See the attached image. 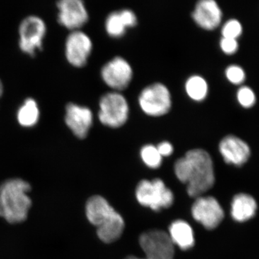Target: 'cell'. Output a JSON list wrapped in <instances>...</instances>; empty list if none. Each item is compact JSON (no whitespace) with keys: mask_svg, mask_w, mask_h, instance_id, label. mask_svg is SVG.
Here are the masks:
<instances>
[{"mask_svg":"<svg viewBox=\"0 0 259 259\" xmlns=\"http://www.w3.org/2000/svg\"><path fill=\"white\" fill-rule=\"evenodd\" d=\"M185 90L191 100L202 102L205 100L208 95V83L202 76L193 75L186 81Z\"/></svg>","mask_w":259,"mask_h":259,"instance_id":"obj_20","label":"cell"},{"mask_svg":"<svg viewBox=\"0 0 259 259\" xmlns=\"http://www.w3.org/2000/svg\"><path fill=\"white\" fill-rule=\"evenodd\" d=\"M45 22L37 16L24 19L19 28V47L24 54L34 56L42 48V42L47 34Z\"/></svg>","mask_w":259,"mask_h":259,"instance_id":"obj_7","label":"cell"},{"mask_svg":"<svg viewBox=\"0 0 259 259\" xmlns=\"http://www.w3.org/2000/svg\"><path fill=\"white\" fill-rule=\"evenodd\" d=\"M136 198L140 204L154 211L168 208L174 203V194L160 179L142 180L137 186Z\"/></svg>","mask_w":259,"mask_h":259,"instance_id":"obj_5","label":"cell"},{"mask_svg":"<svg viewBox=\"0 0 259 259\" xmlns=\"http://www.w3.org/2000/svg\"><path fill=\"white\" fill-rule=\"evenodd\" d=\"M256 209V202L253 197L246 194H237L232 202L231 215L238 222H245L255 215Z\"/></svg>","mask_w":259,"mask_h":259,"instance_id":"obj_17","label":"cell"},{"mask_svg":"<svg viewBox=\"0 0 259 259\" xmlns=\"http://www.w3.org/2000/svg\"><path fill=\"white\" fill-rule=\"evenodd\" d=\"M3 93H4V86H3V83L0 80V98L3 96Z\"/></svg>","mask_w":259,"mask_h":259,"instance_id":"obj_27","label":"cell"},{"mask_svg":"<svg viewBox=\"0 0 259 259\" xmlns=\"http://www.w3.org/2000/svg\"><path fill=\"white\" fill-rule=\"evenodd\" d=\"M140 245L146 257H127L125 259H174L175 248L166 232L153 230L143 233L140 237Z\"/></svg>","mask_w":259,"mask_h":259,"instance_id":"obj_8","label":"cell"},{"mask_svg":"<svg viewBox=\"0 0 259 259\" xmlns=\"http://www.w3.org/2000/svg\"><path fill=\"white\" fill-rule=\"evenodd\" d=\"M140 107L146 115L161 117L171 108V95L169 90L161 83H154L141 91L139 97Z\"/></svg>","mask_w":259,"mask_h":259,"instance_id":"obj_6","label":"cell"},{"mask_svg":"<svg viewBox=\"0 0 259 259\" xmlns=\"http://www.w3.org/2000/svg\"><path fill=\"white\" fill-rule=\"evenodd\" d=\"M65 123L79 139H84L93 124V113L88 107L69 103L66 107Z\"/></svg>","mask_w":259,"mask_h":259,"instance_id":"obj_13","label":"cell"},{"mask_svg":"<svg viewBox=\"0 0 259 259\" xmlns=\"http://www.w3.org/2000/svg\"><path fill=\"white\" fill-rule=\"evenodd\" d=\"M141 159L145 164L151 168H158L161 166L163 157L158 152L156 146L148 144L143 146L141 149Z\"/></svg>","mask_w":259,"mask_h":259,"instance_id":"obj_21","label":"cell"},{"mask_svg":"<svg viewBox=\"0 0 259 259\" xmlns=\"http://www.w3.org/2000/svg\"><path fill=\"white\" fill-rule=\"evenodd\" d=\"M30 184L21 179H11L0 185V216L8 223L23 222L31 207Z\"/></svg>","mask_w":259,"mask_h":259,"instance_id":"obj_3","label":"cell"},{"mask_svg":"<svg viewBox=\"0 0 259 259\" xmlns=\"http://www.w3.org/2000/svg\"><path fill=\"white\" fill-rule=\"evenodd\" d=\"M237 100L244 108H250L255 105L256 97L254 92L248 87H241L237 93Z\"/></svg>","mask_w":259,"mask_h":259,"instance_id":"obj_23","label":"cell"},{"mask_svg":"<svg viewBox=\"0 0 259 259\" xmlns=\"http://www.w3.org/2000/svg\"><path fill=\"white\" fill-rule=\"evenodd\" d=\"M170 239L173 244H176L182 250L190 249L194 245L193 231L185 221H175L169 227Z\"/></svg>","mask_w":259,"mask_h":259,"instance_id":"obj_18","label":"cell"},{"mask_svg":"<svg viewBox=\"0 0 259 259\" xmlns=\"http://www.w3.org/2000/svg\"><path fill=\"white\" fill-rule=\"evenodd\" d=\"M219 151L228 164L241 166L248 161L250 148L247 143L237 136H227L220 142Z\"/></svg>","mask_w":259,"mask_h":259,"instance_id":"obj_14","label":"cell"},{"mask_svg":"<svg viewBox=\"0 0 259 259\" xmlns=\"http://www.w3.org/2000/svg\"><path fill=\"white\" fill-rule=\"evenodd\" d=\"M89 221L97 228V236L105 243L117 241L123 233L125 222L106 199L101 196H93L86 205Z\"/></svg>","mask_w":259,"mask_h":259,"instance_id":"obj_2","label":"cell"},{"mask_svg":"<svg viewBox=\"0 0 259 259\" xmlns=\"http://www.w3.org/2000/svg\"><path fill=\"white\" fill-rule=\"evenodd\" d=\"M40 119L38 105L34 99L28 98L19 107L17 120L22 127H34Z\"/></svg>","mask_w":259,"mask_h":259,"instance_id":"obj_19","label":"cell"},{"mask_svg":"<svg viewBox=\"0 0 259 259\" xmlns=\"http://www.w3.org/2000/svg\"><path fill=\"white\" fill-rule=\"evenodd\" d=\"M101 76L109 88L119 92L129 86L134 76V71L128 61L117 56L104 65Z\"/></svg>","mask_w":259,"mask_h":259,"instance_id":"obj_9","label":"cell"},{"mask_svg":"<svg viewBox=\"0 0 259 259\" xmlns=\"http://www.w3.org/2000/svg\"><path fill=\"white\" fill-rule=\"evenodd\" d=\"M192 216L206 229L217 228L224 218V212L218 201L212 197H199L192 207Z\"/></svg>","mask_w":259,"mask_h":259,"instance_id":"obj_11","label":"cell"},{"mask_svg":"<svg viewBox=\"0 0 259 259\" xmlns=\"http://www.w3.org/2000/svg\"><path fill=\"white\" fill-rule=\"evenodd\" d=\"M58 20L64 28L78 30L88 23V10L83 0H59Z\"/></svg>","mask_w":259,"mask_h":259,"instance_id":"obj_12","label":"cell"},{"mask_svg":"<svg viewBox=\"0 0 259 259\" xmlns=\"http://www.w3.org/2000/svg\"><path fill=\"white\" fill-rule=\"evenodd\" d=\"M192 18L201 28L215 30L222 22V10L215 0H199L192 13Z\"/></svg>","mask_w":259,"mask_h":259,"instance_id":"obj_15","label":"cell"},{"mask_svg":"<svg viewBox=\"0 0 259 259\" xmlns=\"http://www.w3.org/2000/svg\"><path fill=\"white\" fill-rule=\"evenodd\" d=\"M221 32L223 37L237 40L243 33V26L236 19H231L224 23Z\"/></svg>","mask_w":259,"mask_h":259,"instance_id":"obj_22","label":"cell"},{"mask_svg":"<svg viewBox=\"0 0 259 259\" xmlns=\"http://www.w3.org/2000/svg\"><path fill=\"white\" fill-rule=\"evenodd\" d=\"M99 120L107 127L118 128L125 125L128 119V102L119 92L104 95L99 102Z\"/></svg>","mask_w":259,"mask_h":259,"instance_id":"obj_4","label":"cell"},{"mask_svg":"<svg viewBox=\"0 0 259 259\" xmlns=\"http://www.w3.org/2000/svg\"><path fill=\"white\" fill-rule=\"evenodd\" d=\"M175 175L187 185V193L199 197L214 186V165L210 155L200 148L192 149L175 162Z\"/></svg>","mask_w":259,"mask_h":259,"instance_id":"obj_1","label":"cell"},{"mask_svg":"<svg viewBox=\"0 0 259 259\" xmlns=\"http://www.w3.org/2000/svg\"><path fill=\"white\" fill-rule=\"evenodd\" d=\"M158 152L161 155L162 157L165 156H171L174 152V147L171 143L168 141H163V142L160 143L159 144L156 146Z\"/></svg>","mask_w":259,"mask_h":259,"instance_id":"obj_26","label":"cell"},{"mask_svg":"<svg viewBox=\"0 0 259 259\" xmlns=\"http://www.w3.org/2000/svg\"><path fill=\"white\" fill-rule=\"evenodd\" d=\"M220 47L221 50L227 55H233L238 51V42L236 39L228 38V37H222L220 42Z\"/></svg>","mask_w":259,"mask_h":259,"instance_id":"obj_25","label":"cell"},{"mask_svg":"<svg viewBox=\"0 0 259 259\" xmlns=\"http://www.w3.org/2000/svg\"><path fill=\"white\" fill-rule=\"evenodd\" d=\"M93 49V42L88 34L74 30L68 35L65 44L66 60L74 67H83L88 63Z\"/></svg>","mask_w":259,"mask_h":259,"instance_id":"obj_10","label":"cell"},{"mask_svg":"<svg viewBox=\"0 0 259 259\" xmlns=\"http://www.w3.org/2000/svg\"><path fill=\"white\" fill-rule=\"evenodd\" d=\"M226 76L228 81L233 84H241L245 81L244 70L238 65H231L226 70Z\"/></svg>","mask_w":259,"mask_h":259,"instance_id":"obj_24","label":"cell"},{"mask_svg":"<svg viewBox=\"0 0 259 259\" xmlns=\"http://www.w3.org/2000/svg\"><path fill=\"white\" fill-rule=\"evenodd\" d=\"M137 25V18L134 12L122 10L114 12L107 17L105 28L110 36L120 37L125 33L126 29L133 28Z\"/></svg>","mask_w":259,"mask_h":259,"instance_id":"obj_16","label":"cell"}]
</instances>
